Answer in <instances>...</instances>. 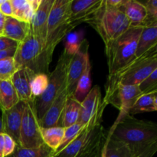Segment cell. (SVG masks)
Instances as JSON below:
<instances>
[{
  "label": "cell",
  "mask_w": 157,
  "mask_h": 157,
  "mask_svg": "<svg viewBox=\"0 0 157 157\" xmlns=\"http://www.w3.org/2000/svg\"><path fill=\"white\" fill-rule=\"evenodd\" d=\"M108 134L125 144L131 157H153L157 153V123L127 115L115 121Z\"/></svg>",
  "instance_id": "cell-1"
},
{
  "label": "cell",
  "mask_w": 157,
  "mask_h": 157,
  "mask_svg": "<svg viewBox=\"0 0 157 157\" xmlns=\"http://www.w3.org/2000/svg\"><path fill=\"white\" fill-rule=\"evenodd\" d=\"M157 69V48L150 51L123 67L110 77H107L105 84V96L120 84L140 86Z\"/></svg>",
  "instance_id": "cell-2"
},
{
  "label": "cell",
  "mask_w": 157,
  "mask_h": 157,
  "mask_svg": "<svg viewBox=\"0 0 157 157\" xmlns=\"http://www.w3.org/2000/svg\"><path fill=\"white\" fill-rule=\"evenodd\" d=\"M144 25L130 26L117 38L105 44L108 77L117 73L136 58L138 41Z\"/></svg>",
  "instance_id": "cell-3"
},
{
  "label": "cell",
  "mask_w": 157,
  "mask_h": 157,
  "mask_svg": "<svg viewBox=\"0 0 157 157\" xmlns=\"http://www.w3.org/2000/svg\"><path fill=\"white\" fill-rule=\"evenodd\" d=\"M86 22L96 30L104 44L117 38L131 26L125 13L119 8L108 6L105 0Z\"/></svg>",
  "instance_id": "cell-4"
},
{
  "label": "cell",
  "mask_w": 157,
  "mask_h": 157,
  "mask_svg": "<svg viewBox=\"0 0 157 157\" xmlns=\"http://www.w3.org/2000/svg\"><path fill=\"white\" fill-rule=\"evenodd\" d=\"M13 59L16 69L27 67L35 75H48L50 64L46 58L44 47L35 36L31 28L25 38L18 43Z\"/></svg>",
  "instance_id": "cell-5"
},
{
  "label": "cell",
  "mask_w": 157,
  "mask_h": 157,
  "mask_svg": "<svg viewBox=\"0 0 157 157\" xmlns=\"http://www.w3.org/2000/svg\"><path fill=\"white\" fill-rule=\"evenodd\" d=\"M73 55L63 51L55 68L48 74V83L45 91L34 100L35 111L38 121L44 117L47 110L58 95L66 87V80L68 64Z\"/></svg>",
  "instance_id": "cell-6"
},
{
  "label": "cell",
  "mask_w": 157,
  "mask_h": 157,
  "mask_svg": "<svg viewBox=\"0 0 157 157\" xmlns=\"http://www.w3.org/2000/svg\"><path fill=\"white\" fill-rule=\"evenodd\" d=\"M71 3V0H55L49 13L46 42L62 39L70 33L68 27L75 29L68 22Z\"/></svg>",
  "instance_id": "cell-7"
},
{
  "label": "cell",
  "mask_w": 157,
  "mask_h": 157,
  "mask_svg": "<svg viewBox=\"0 0 157 157\" xmlns=\"http://www.w3.org/2000/svg\"><path fill=\"white\" fill-rule=\"evenodd\" d=\"M43 144L44 141L34 101L26 102L20 128L18 145L24 148H36Z\"/></svg>",
  "instance_id": "cell-8"
},
{
  "label": "cell",
  "mask_w": 157,
  "mask_h": 157,
  "mask_svg": "<svg viewBox=\"0 0 157 157\" xmlns=\"http://www.w3.org/2000/svg\"><path fill=\"white\" fill-rule=\"evenodd\" d=\"M142 94L139 86L120 84L110 94L104 96L103 102L107 105L111 104L120 110L118 117L116 120L119 121L129 115L130 110Z\"/></svg>",
  "instance_id": "cell-9"
},
{
  "label": "cell",
  "mask_w": 157,
  "mask_h": 157,
  "mask_svg": "<svg viewBox=\"0 0 157 157\" xmlns=\"http://www.w3.org/2000/svg\"><path fill=\"white\" fill-rule=\"evenodd\" d=\"M90 63L89 43L84 38L78 52L71 57L68 64L66 80V90L68 97L73 96L78 81Z\"/></svg>",
  "instance_id": "cell-10"
},
{
  "label": "cell",
  "mask_w": 157,
  "mask_h": 157,
  "mask_svg": "<svg viewBox=\"0 0 157 157\" xmlns=\"http://www.w3.org/2000/svg\"><path fill=\"white\" fill-rule=\"evenodd\" d=\"M107 105H104L98 113V114L90 120L83 128V130L78 134V136L65 147L58 153H56L54 157H76L83 150L84 147L87 144L92 129L95 125L101 123L103 113Z\"/></svg>",
  "instance_id": "cell-11"
},
{
  "label": "cell",
  "mask_w": 157,
  "mask_h": 157,
  "mask_svg": "<svg viewBox=\"0 0 157 157\" xmlns=\"http://www.w3.org/2000/svg\"><path fill=\"white\" fill-rule=\"evenodd\" d=\"M25 107V102L19 101L18 104L9 110H2L3 133L10 136L17 144L19 141L20 128Z\"/></svg>",
  "instance_id": "cell-12"
},
{
  "label": "cell",
  "mask_w": 157,
  "mask_h": 157,
  "mask_svg": "<svg viewBox=\"0 0 157 157\" xmlns=\"http://www.w3.org/2000/svg\"><path fill=\"white\" fill-rule=\"evenodd\" d=\"M104 0H71L68 22L76 27L86 22L102 6Z\"/></svg>",
  "instance_id": "cell-13"
},
{
  "label": "cell",
  "mask_w": 157,
  "mask_h": 157,
  "mask_svg": "<svg viewBox=\"0 0 157 157\" xmlns=\"http://www.w3.org/2000/svg\"><path fill=\"white\" fill-rule=\"evenodd\" d=\"M55 0H41L39 7L35 12L30 22L31 30L35 36L42 43L45 47L47 40L48 21L50 11Z\"/></svg>",
  "instance_id": "cell-14"
},
{
  "label": "cell",
  "mask_w": 157,
  "mask_h": 157,
  "mask_svg": "<svg viewBox=\"0 0 157 157\" xmlns=\"http://www.w3.org/2000/svg\"><path fill=\"white\" fill-rule=\"evenodd\" d=\"M35 76V72L27 67L17 69L12 75L10 81L20 101L26 103L35 100L32 93V82Z\"/></svg>",
  "instance_id": "cell-15"
},
{
  "label": "cell",
  "mask_w": 157,
  "mask_h": 157,
  "mask_svg": "<svg viewBox=\"0 0 157 157\" xmlns=\"http://www.w3.org/2000/svg\"><path fill=\"white\" fill-rule=\"evenodd\" d=\"M104 105L107 104L101 101V92L99 86H94L81 103V113L78 123L86 125L98 114Z\"/></svg>",
  "instance_id": "cell-16"
},
{
  "label": "cell",
  "mask_w": 157,
  "mask_h": 157,
  "mask_svg": "<svg viewBox=\"0 0 157 157\" xmlns=\"http://www.w3.org/2000/svg\"><path fill=\"white\" fill-rule=\"evenodd\" d=\"M107 133L101 123L92 129L90 138L82 151L76 157H101Z\"/></svg>",
  "instance_id": "cell-17"
},
{
  "label": "cell",
  "mask_w": 157,
  "mask_h": 157,
  "mask_svg": "<svg viewBox=\"0 0 157 157\" xmlns=\"http://www.w3.org/2000/svg\"><path fill=\"white\" fill-rule=\"evenodd\" d=\"M67 98H68V95H67L65 87L62 90V92L58 95V98L54 101L44 117L41 120H39L41 128H48V127L58 126V121L64 110Z\"/></svg>",
  "instance_id": "cell-18"
},
{
  "label": "cell",
  "mask_w": 157,
  "mask_h": 157,
  "mask_svg": "<svg viewBox=\"0 0 157 157\" xmlns=\"http://www.w3.org/2000/svg\"><path fill=\"white\" fill-rule=\"evenodd\" d=\"M121 9L130 20L131 26L143 25L148 15L147 8L141 2L136 0H124Z\"/></svg>",
  "instance_id": "cell-19"
},
{
  "label": "cell",
  "mask_w": 157,
  "mask_h": 157,
  "mask_svg": "<svg viewBox=\"0 0 157 157\" xmlns=\"http://www.w3.org/2000/svg\"><path fill=\"white\" fill-rule=\"evenodd\" d=\"M157 48V25H144L140 36L136 58Z\"/></svg>",
  "instance_id": "cell-20"
},
{
  "label": "cell",
  "mask_w": 157,
  "mask_h": 157,
  "mask_svg": "<svg viewBox=\"0 0 157 157\" xmlns=\"http://www.w3.org/2000/svg\"><path fill=\"white\" fill-rule=\"evenodd\" d=\"M30 29V24L19 21L12 16L6 17L2 35L21 42L27 35Z\"/></svg>",
  "instance_id": "cell-21"
},
{
  "label": "cell",
  "mask_w": 157,
  "mask_h": 157,
  "mask_svg": "<svg viewBox=\"0 0 157 157\" xmlns=\"http://www.w3.org/2000/svg\"><path fill=\"white\" fill-rule=\"evenodd\" d=\"M81 109V103L75 100L72 96L68 97L57 127L66 128L77 124L79 119Z\"/></svg>",
  "instance_id": "cell-22"
},
{
  "label": "cell",
  "mask_w": 157,
  "mask_h": 157,
  "mask_svg": "<svg viewBox=\"0 0 157 157\" xmlns=\"http://www.w3.org/2000/svg\"><path fill=\"white\" fill-rule=\"evenodd\" d=\"M19 101L12 81H0V109L7 110L13 107Z\"/></svg>",
  "instance_id": "cell-23"
},
{
  "label": "cell",
  "mask_w": 157,
  "mask_h": 157,
  "mask_svg": "<svg viewBox=\"0 0 157 157\" xmlns=\"http://www.w3.org/2000/svg\"><path fill=\"white\" fill-rule=\"evenodd\" d=\"M41 133L44 144L56 153L64 138V128L61 127L41 128Z\"/></svg>",
  "instance_id": "cell-24"
},
{
  "label": "cell",
  "mask_w": 157,
  "mask_h": 157,
  "mask_svg": "<svg viewBox=\"0 0 157 157\" xmlns=\"http://www.w3.org/2000/svg\"><path fill=\"white\" fill-rule=\"evenodd\" d=\"M12 7V17L19 21L30 24L35 14L29 0H10Z\"/></svg>",
  "instance_id": "cell-25"
},
{
  "label": "cell",
  "mask_w": 157,
  "mask_h": 157,
  "mask_svg": "<svg viewBox=\"0 0 157 157\" xmlns=\"http://www.w3.org/2000/svg\"><path fill=\"white\" fill-rule=\"evenodd\" d=\"M55 153L52 149L44 144L36 148H24L16 144L13 153L7 157H54Z\"/></svg>",
  "instance_id": "cell-26"
},
{
  "label": "cell",
  "mask_w": 157,
  "mask_h": 157,
  "mask_svg": "<svg viewBox=\"0 0 157 157\" xmlns=\"http://www.w3.org/2000/svg\"><path fill=\"white\" fill-rule=\"evenodd\" d=\"M105 157H131L130 150L125 144L112 137L107 133L104 144Z\"/></svg>",
  "instance_id": "cell-27"
},
{
  "label": "cell",
  "mask_w": 157,
  "mask_h": 157,
  "mask_svg": "<svg viewBox=\"0 0 157 157\" xmlns=\"http://www.w3.org/2000/svg\"><path fill=\"white\" fill-rule=\"evenodd\" d=\"M90 73H91V64H88V66L86 68L85 71L81 77V78L78 81V84L76 86L75 92H74L73 98L80 103H82V101L85 99L87 95L88 94L89 92L91 90V77H90Z\"/></svg>",
  "instance_id": "cell-28"
},
{
  "label": "cell",
  "mask_w": 157,
  "mask_h": 157,
  "mask_svg": "<svg viewBox=\"0 0 157 157\" xmlns=\"http://www.w3.org/2000/svg\"><path fill=\"white\" fill-rule=\"evenodd\" d=\"M156 94V92H152L141 95L130 110L129 115L133 116L137 113L156 111L154 104Z\"/></svg>",
  "instance_id": "cell-29"
},
{
  "label": "cell",
  "mask_w": 157,
  "mask_h": 157,
  "mask_svg": "<svg viewBox=\"0 0 157 157\" xmlns=\"http://www.w3.org/2000/svg\"><path fill=\"white\" fill-rule=\"evenodd\" d=\"M84 39V32L82 31L70 32L66 35V41L64 50L69 55H74L78 52V48Z\"/></svg>",
  "instance_id": "cell-30"
},
{
  "label": "cell",
  "mask_w": 157,
  "mask_h": 157,
  "mask_svg": "<svg viewBox=\"0 0 157 157\" xmlns=\"http://www.w3.org/2000/svg\"><path fill=\"white\" fill-rule=\"evenodd\" d=\"M48 75L46 74H38L35 75L32 82V93L34 98L41 96L48 87Z\"/></svg>",
  "instance_id": "cell-31"
},
{
  "label": "cell",
  "mask_w": 157,
  "mask_h": 157,
  "mask_svg": "<svg viewBox=\"0 0 157 157\" xmlns=\"http://www.w3.org/2000/svg\"><path fill=\"white\" fill-rule=\"evenodd\" d=\"M84 126L85 125H82V124H79V123H77V124H74V125L64 128V138H63L62 142H61V145H60L59 148L58 149L56 153H58V152L62 150L64 148H65V147H67V146L68 145V144H70L77 136H78V133L83 130Z\"/></svg>",
  "instance_id": "cell-32"
},
{
  "label": "cell",
  "mask_w": 157,
  "mask_h": 157,
  "mask_svg": "<svg viewBox=\"0 0 157 157\" xmlns=\"http://www.w3.org/2000/svg\"><path fill=\"white\" fill-rule=\"evenodd\" d=\"M13 58L0 61V81H9L16 71Z\"/></svg>",
  "instance_id": "cell-33"
},
{
  "label": "cell",
  "mask_w": 157,
  "mask_h": 157,
  "mask_svg": "<svg viewBox=\"0 0 157 157\" xmlns=\"http://www.w3.org/2000/svg\"><path fill=\"white\" fill-rule=\"evenodd\" d=\"M139 87L143 94L152 93V92H157V69L155 70V71Z\"/></svg>",
  "instance_id": "cell-34"
},
{
  "label": "cell",
  "mask_w": 157,
  "mask_h": 157,
  "mask_svg": "<svg viewBox=\"0 0 157 157\" xmlns=\"http://www.w3.org/2000/svg\"><path fill=\"white\" fill-rule=\"evenodd\" d=\"M15 141L9 136L8 134L4 133V156L7 157L12 154L15 150L16 147Z\"/></svg>",
  "instance_id": "cell-35"
},
{
  "label": "cell",
  "mask_w": 157,
  "mask_h": 157,
  "mask_svg": "<svg viewBox=\"0 0 157 157\" xmlns=\"http://www.w3.org/2000/svg\"><path fill=\"white\" fill-rule=\"evenodd\" d=\"M18 43L19 42L14 41L11 38L5 37L3 35H0V51L17 48Z\"/></svg>",
  "instance_id": "cell-36"
},
{
  "label": "cell",
  "mask_w": 157,
  "mask_h": 157,
  "mask_svg": "<svg viewBox=\"0 0 157 157\" xmlns=\"http://www.w3.org/2000/svg\"><path fill=\"white\" fill-rule=\"evenodd\" d=\"M0 12L6 17L12 16V7L10 0H5L0 6Z\"/></svg>",
  "instance_id": "cell-37"
},
{
  "label": "cell",
  "mask_w": 157,
  "mask_h": 157,
  "mask_svg": "<svg viewBox=\"0 0 157 157\" xmlns=\"http://www.w3.org/2000/svg\"><path fill=\"white\" fill-rule=\"evenodd\" d=\"M157 25V10L148 11V15L143 25Z\"/></svg>",
  "instance_id": "cell-38"
},
{
  "label": "cell",
  "mask_w": 157,
  "mask_h": 157,
  "mask_svg": "<svg viewBox=\"0 0 157 157\" xmlns=\"http://www.w3.org/2000/svg\"><path fill=\"white\" fill-rule=\"evenodd\" d=\"M15 51H16V48L0 51V61L8 59V58H13L15 56Z\"/></svg>",
  "instance_id": "cell-39"
},
{
  "label": "cell",
  "mask_w": 157,
  "mask_h": 157,
  "mask_svg": "<svg viewBox=\"0 0 157 157\" xmlns=\"http://www.w3.org/2000/svg\"><path fill=\"white\" fill-rule=\"evenodd\" d=\"M141 3L144 5L147 11L157 10V0H147L145 2H141Z\"/></svg>",
  "instance_id": "cell-40"
},
{
  "label": "cell",
  "mask_w": 157,
  "mask_h": 157,
  "mask_svg": "<svg viewBox=\"0 0 157 157\" xmlns=\"http://www.w3.org/2000/svg\"><path fill=\"white\" fill-rule=\"evenodd\" d=\"M0 157L4 156V133H0Z\"/></svg>",
  "instance_id": "cell-41"
},
{
  "label": "cell",
  "mask_w": 157,
  "mask_h": 157,
  "mask_svg": "<svg viewBox=\"0 0 157 157\" xmlns=\"http://www.w3.org/2000/svg\"><path fill=\"white\" fill-rule=\"evenodd\" d=\"M6 16H5L2 13L0 12V35H2L3 30H4L5 23H6Z\"/></svg>",
  "instance_id": "cell-42"
},
{
  "label": "cell",
  "mask_w": 157,
  "mask_h": 157,
  "mask_svg": "<svg viewBox=\"0 0 157 157\" xmlns=\"http://www.w3.org/2000/svg\"><path fill=\"white\" fill-rule=\"evenodd\" d=\"M0 133H3L2 122V117L0 116Z\"/></svg>",
  "instance_id": "cell-43"
},
{
  "label": "cell",
  "mask_w": 157,
  "mask_h": 157,
  "mask_svg": "<svg viewBox=\"0 0 157 157\" xmlns=\"http://www.w3.org/2000/svg\"><path fill=\"white\" fill-rule=\"evenodd\" d=\"M106 142V141H105ZM101 157H105V149H104V145L102 148V151H101Z\"/></svg>",
  "instance_id": "cell-44"
},
{
  "label": "cell",
  "mask_w": 157,
  "mask_h": 157,
  "mask_svg": "<svg viewBox=\"0 0 157 157\" xmlns=\"http://www.w3.org/2000/svg\"><path fill=\"white\" fill-rule=\"evenodd\" d=\"M154 104H155V107H156V111H157V92H156V96H155Z\"/></svg>",
  "instance_id": "cell-45"
},
{
  "label": "cell",
  "mask_w": 157,
  "mask_h": 157,
  "mask_svg": "<svg viewBox=\"0 0 157 157\" xmlns=\"http://www.w3.org/2000/svg\"><path fill=\"white\" fill-rule=\"evenodd\" d=\"M4 2H5V0H0V6H1V5Z\"/></svg>",
  "instance_id": "cell-46"
}]
</instances>
